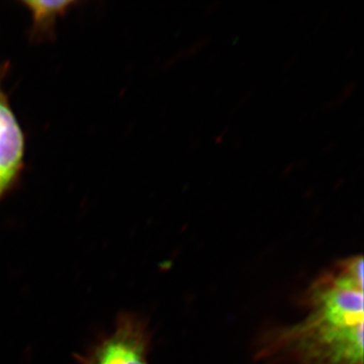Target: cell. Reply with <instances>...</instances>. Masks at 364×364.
Listing matches in <instances>:
<instances>
[{"label": "cell", "instance_id": "cell-5", "mask_svg": "<svg viewBox=\"0 0 364 364\" xmlns=\"http://www.w3.org/2000/svg\"><path fill=\"white\" fill-rule=\"evenodd\" d=\"M354 88H355V83H350V85H347L346 87L344 88L343 92H342L341 97L338 98L337 105H341L347 98L350 97L351 93L354 91Z\"/></svg>", "mask_w": 364, "mask_h": 364}, {"label": "cell", "instance_id": "cell-2", "mask_svg": "<svg viewBox=\"0 0 364 364\" xmlns=\"http://www.w3.org/2000/svg\"><path fill=\"white\" fill-rule=\"evenodd\" d=\"M25 136L0 86V198L23 168Z\"/></svg>", "mask_w": 364, "mask_h": 364}, {"label": "cell", "instance_id": "cell-7", "mask_svg": "<svg viewBox=\"0 0 364 364\" xmlns=\"http://www.w3.org/2000/svg\"><path fill=\"white\" fill-rule=\"evenodd\" d=\"M342 182H343V179H341V181H339L338 183H337V188H339V186H341Z\"/></svg>", "mask_w": 364, "mask_h": 364}, {"label": "cell", "instance_id": "cell-1", "mask_svg": "<svg viewBox=\"0 0 364 364\" xmlns=\"http://www.w3.org/2000/svg\"><path fill=\"white\" fill-rule=\"evenodd\" d=\"M146 351L143 328L134 318L123 317L114 331L82 358V364H149Z\"/></svg>", "mask_w": 364, "mask_h": 364}, {"label": "cell", "instance_id": "cell-6", "mask_svg": "<svg viewBox=\"0 0 364 364\" xmlns=\"http://www.w3.org/2000/svg\"><path fill=\"white\" fill-rule=\"evenodd\" d=\"M294 169V164H289V166L287 167L286 171H284V176H289Z\"/></svg>", "mask_w": 364, "mask_h": 364}, {"label": "cell", "instance_id": "cell-4", "mask_svg": "<svg viewBox=\"0 0 364 364\" xmlns=\"http://www.w3.org/2000/svg\"><path fill=\"white\" fill-rule=\"evenodd\" d=\"M208 43V39H202L196 42V44H193L189 46V47L186 48V50H182V51L178 52V54L174 57L172 62L181 61V60L184 58H188V57L193 56V55L196 54L198 51L203 49L205 45Z\"/></svg>", "mask_w": 364, "mask_h": 364}, {"label": "cell", "instance_id": "cell-3", "mask_svg": "<svg viewBox=\"0 0 364 364\" xmlns=\"http://www.w3.org/2000/svg\"><path fill=\"white\" fill-rule=\"evenodd\" d=\"M28 11L32 13L35 30H49L57 16H63L72 1H26Z\"/></svg>", "mask_w": 364, "mask_h": 364}]
</instances>
